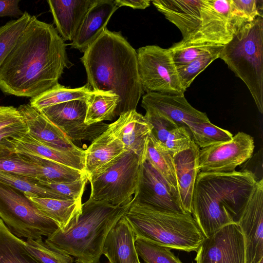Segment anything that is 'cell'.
<instances>
[{
  "instance_id": "cell-1",
  "label": "cell",
  "mask_w": 263,
  "mask_h": 263,
  "mask_svg": "<svg viewBox=\"0 0 263 263\" xmlns=\"http://www.w3.org/2000/svg\"><path fill=\"white\" fill-rule=\"evenodd\" d=\"M69 62L64 41L51 24L31 18L0 66V89L32 98L51 88Z\"/></svg>"
},
{
  "instance_id": "cell-2",
  "label": "cell",
  "mask_w": 263,
  "mask_h": 263,
  "mask_svg": "<svg viewBox=\"0 0 263 263\" xmlns=\"http://www.w3.org/2000/svg\"><path fill=\"white\" fill-rule=\"evenodd\" d=\"M81 61L87 84L93 90L118 96L116 116L136 109L144 93L137 53L120 32L104 29L84 52Z\"/></svg>"
},
{
  "instance_id": "cell-3",
  "label": "cell",
  "mask_w": 263,
  "mask_h": 263,
  "mask_svg": "<svg viewBox=\"0 0 263 263\" xmlns=\"http://www.w3.org/2000/svg\"><path fill=\"white\" fill-rule=\"evenodd\" d=\"M257 180L252 172L247 170L198 173L192 214L205 237L227 224L238 222Z\"/></svg>"
},
{
  "instance_id": "cell-4",
  "label": "cell",
  "mask_w": 263,
  "mask_h": 263,
  "mask_svg": "<svg viewBox=\"0 0 263 263\" xmlns=\"http://www.w3.org/2000/svg\"><path fill=\"white\" fill-rule=\"evenodd\" d=\"M157 9L180 31L181 42L225 45L237 29L230 0H154Z\"/></svg>"
},
{
  "instance_id": "cell-5",
  "label": "cell",
  "mask_w": 263,
  "mask_h": 263,
  "mask_svg": "<svg viewBox=\"0 0 263 263\" xmlns=\"http://www.w3.org/2000/svg\"><path fill=\"white\" fill-rule=\"evenodd\" d=\"M132 201L122 206L88 199L69 229H58L44 240L50 247L75 258L76 263H99L106 237L127 212Z\"/></svg>"
},
{
  "instance_id": "cell-6",
  "label": "cell",
  "mask_w": 263,
  "mask_h": 263,
  "mask_svg": "<svg viewBox=\"0 0 263 263\" xmlns=\"http://www.w3.org/2000/svg\"><path fill=\"white\" fill-rule=\"evenodd\" d=\"M125 216L136 238L171 249L197 251L205 237L190 213L157 211L133 198Z\"/></svg>"
},
{
  "instance_id": "cell-7",
  "label": "cell",
  "mask_w": 263,
  "mask_h": 263,
  "mask_svg": "<svg viewBox=\"0 0 263 263\" xmlns=\"http://www.w3.org/2000/svg\"><path fill=\"white\" fill-rule=\"evenodd\" d=\"M219 58L246 84L263 113V18L245 24L225 44Z\"/></svg>"
},
{
  "instance_id": "cell-8",
  "label": "cell",
  "mask_w": 263,
  "mask_h": 263,
  "mask_svg": "<svg viewBox=\"0 0 263 263\" xmlns=\"http://www.w3.org/2000/svg\"><path fill=\"white\" fill-rule=\"evenodd\" d=\"M139 157L132 152L121 154L87 177L91 186L89 200L115 206L131 202L137 185Z\"/></svg>"
},
{
  "instance_id": "cell-9",
  "label": "cell",
  "mask_w": 263,
  "mask_h": 263,
  "mask_svg": "<svg viewBox=\"0 0 263 263\" xmlns=\"http://www.w3.org/2000/svg\"><path fill=\"white\" fill-rule=\"evenodd\" d=\"M0 219L9 230L20 238L37 240L48 237L59 227L24 194L0 183Z\"/></svg>"
},
{
  "instance_id": "cell-10",
  "label": "cell",
  "mask_w": 263,
  "mask_h": 263,
  "mask_svg": "<svg viewBox=\"0 0 263 263\" xmlns=\"http://www.w3.org/2000/svg\"><path fill=\"white\" fill-rule=\"evenodd\" d=\"M138 70L144 91L166 95H184L183 87L168 48L147 45L138 49Z\"/></svg>"
},
{
  "instance_id": "cell-11",
  "label": "cell",
  "mask_w": 263,
  "mask_h": 263,
  "mask_svg": "<svg viewBox=\"0 0 263 263\" xmlns=\"http://www.w3.org/2000/svg\"><path fill=\"white\" fill-rule=\"evenodd\" d=\"M253 138L238 132L228 141L199 149L198 165L200 172L228 173L249 160L254 149Z\"/></svg>"
},
{
  "instance_id": "cell-12",
  "label": "cell",
  "mask_w": 263,
  "mask_h": 263,
  "mask_svg": "<svg viewBox=\"0 0 263 263\" xmlns=\"http://www.w3.org/2000/svg\"><path fill=\"white\" fill-rule=\"evenodd\" d=\"M86 101L74 100L39 110L58 127L73 143L88 141L91 143L106 129L103 122L86 125Z\"/></svg>"
},
{
  "instance_id": "cell-13",
  "label": "cell",
  "mask_w": 263,
  "mask_h": 263,
  "mask_svg": "<svg viewBox=\"0 0 263 263\" xmlns=\"http://www.w3.org/2000/svg\"><path fill=\"white\" fill-rule=\"evenodd\" d=\"M197 251L196 263H246L244 236L235 222L205 237Z\"/></svg>"
},
{
  "instance_id": "cell-14",
  "label": "cell",
  "mask_w": 263,
  "mask_h": 263,
  "mask_svg": "<svg viewBox=\"0 0 263 263\" xmlns=\"http://www.w3.org/2000/svg\"><path fill=\"white\" fill-rule=\"evenodd\" d=\"M133 199L151 209L163 212L185 213L174 196L166 180L147 160L139 168Z\"/></svg>"
},
{
  "instance_id": "cell-15",
  "label": "cell",
  "mask_w": 263,
  "mask_h": 263,
  "mask_svg": "<svg viewBox=\"0 0 263 263\" xmlns=\"http://www.w3.org/2000/svg\"><path fill=\"white\" fill-rule=\"evenodd\" d=\"M237 223L245 238L246 263H258L263 258L262 179L257 180Z\"/></svg>"
},
{
  "instance_id": "cell-16",
  "label": "cell",
  "mask_w": 263,
  "mask_h": 263,
  "mask_svg": "<svg viewBox=\"0 0 263 263\" xmlns=\"http://www.w3.org/2000/svg\"><path fill=\"white\" fill-rule=\"evenodd\" d=\"M141 106L159 112L190 133L189 127L193 124L210 120L205 112L193 107L184 95L148 92L142 97Z\"/></svg>"
},
{
  "instance_id": "cell-17",
  "label": "cell",
  "mask_w": 263,
  "mask_h": 263,
  "mask_svg": "<svg viewBox=\"0 0 263 263\" xmlns=\"http://www.w3.org/2000/svg\"><path fill=\"white\" fill-rule=\"evenodd\" d=\"M14 153L45 158L84 172L85 150L60 149L39 141L28 132L8 139ZM85 173V172H84Z\"/></svg>"
},
{
  "instance_id": "cell-18",
  "label": "cell",
  "mask_w": 263,
  "mask_h": 263,
  "mask_svg": "<svg viewBox=\"0 0 263 263\" xmlns=\"http://www.w3.org/2000/svg\"><path fill=\"white\" fill-rule=\"evenodd\" d=\"M109 127L114 136L122 143L125 151L136 154L141 163L146 160L147 145L152 126L144 116L136 110L127 111L109 124Z\"/></svg>"
},
{
  "instance_id": "cell-19",
  "label": "cell",
  "mask_w": 263,
  "mask_h": 263,
  "mask_svg": "<svg viewBox=\"0 0 263 263\" xmlns=\"http://www.w3.org/2000/svg\"><path fill=\"white\" fill-rule=\"evenodd\" d=\"M145 110L144 116L152 126L151 135L160 148L174 156L190 147L193 140L187 129L155 110Z\"/></svg>"
},
{
  "instance_id": "cell-20",
  "label": "cell",
  "mask_w": 263,
  "mask_h": 263,
  "mask_svg": "<svg viewBox=\"0 0 263 263\" xmlns=\"http://www.w3.org/2000/svg\"><path fill=\"white\" fill-rule=\"evenodd\" d=\"M118 8L114 1L96 0L85 14L70 43L71 48L84 53L106 28L109 20Z\"/></svg>"
},
{
  "instance_id": "cell-21",
  "label": "cell",
  "mask_w": 263,
  "mask_h": 263,
  "mask_svg": "<svg viewBox=\"0 0 263 263\" xmlns=\"http://www.w3.org/2000/svg\"><path fill=\"white\" fill-rule=\"evenodd\" d=\"M17 109L27 127L28 133L39 141L60 149L79 147L58 127L29 104L21 105Z\"/></svg>"
},
{
  "instance_id": "cell-22",
  "label": "cell",
  "mask_w": 263,
  "mask_h": 263,
  "mask_svg": "<svg viewBox=\"0 0 263 263\" xmlns=\"http://www.w3.org/2000/svg\"><path fill=\"white\" fill-rule=\"evenodd\" d=\"M199 149L193 141L189 148L173 157L179 203L185 212L191 214L194 186L200 172L198 165Z\"/></svg>"
},
{
  "instance_id": "cell-23",
  "label": "cell",
  "mask_w": 263,
  "mask_h": 263,
  "mask_svg": "<svg viewBox=\"0 0 263 263\" xmlns=\"http://www.w3.org/2000/svg\"><path fill=\"white\" fill-rule=\"evenodd\" d=\"M136 237L124 215L108 232L102 254L110 263H140L135 248Z\"/></svg>"
},
{
  "instance_id": "cell-24",
  "label": "cell",
  "mask_w": 263,
  "mask_h": 263,
  "mask_svg": "<svg viewBox=\"0 0 263 263\" xmlns=\"http://www.w3.org/2000/svg\"><path fill=\"white\" fill-rule=\"evenodd\" d=\"M96 0H48L56 30L64 41H72L89 9Z\"/></svg>"
},
{
  "instance_id": "cell-25",
  "label": "cell",
  "mask_w": 263,
  "mask_h": 263,
  "mask_svg": "<svg viewBox=\"0 0 263 263\" xmlns=\"http://www.w3.org/2000/svg\"><path fill=\"white\" fill-rule=\"evenodd\" d=\"M25 196L40 211L53 220L62 231H65L72 226L82 211V198L60 199Z\"/></svg>"
},
{
  "instance_id": "cell-26",
  "label": "cell",
  "mask_w": 263,
  "mask_h": 263,
  "mask_svg": "<svg viewBox=\"0 0 263 263\" xmlns=\"http://www.w3.org/2000/svg\"><path fill=\"white\" fill-rule=\"evenodd\" d=\"M125 151L122 143L108 126L85 150L84 172L87 177Z\"/></svg>"
},
{
  "instance_id": "cell-27",
  "label": "cell",
  "mask_w": 263,
  "mask_h": 263,
  "mask_svg": "<svg viewBox=\"0 0 263 263\" xmlns=\"http://www.w3.org/2000/svg\"><path fill=\"white\" fill-rule=\"evenodd\" d=\"M18 154L35 167L39 181L50 183L69 182L86 176L84 172L45 158L29 155Z\"/></svg>"
},
{
  "instance_id": "cell-28",
  "label": "cell",
  "mask_w": 263,
  "mask_h": 263,
  "mask_svg": "<svg viewBox=\"0 0 263 263\" xmlns=\"http://www.w3.org/2000/svg\"><path fill=\"white\" fill-rule=\"evenodd\" d=\"M93 91L87 83L76 88H66L58 83L51 88L31 98L29 104L40 110L46 107L74 100L86 101Z\"/></svg>"
},
{
  "instance_id": "cell-29",
  "label": "cell",
  "mask_w": 263,
  "mask_h": 263,
  "mask_svg": "<svg viewBox=\"0 0 263 263\" xmlns=\"http://www.w3.org/2000/svg\"><path fill=\"white\" fill-rule=\"evenodd\" d=\"M119 102L118 96L112 92L93 90L86 101L85 123L91 125L112 120Z\"/></svg>"
},
{
  "instance_id": "cell-30",
  "label": "cell",
  "mask_w": 263,
  "mask_h": 263,
  "mask_svg": "<svg viewBox=\"0 0 263 263\" xmlns=\"http://www.w3.org/2000/svg\"><path fill=\"white\" fill-rule=\"evenodd\" d=\"M173 157L171 153L162 149L157 145L151 133L148 139L146 160L148 161L166 180L174 196L179 203Z\"/></svg>"
},
{
  "instance_id": "cell-31",
  "label": "cell",
  "mask_w": 263,
  "mask_h": 263,
  "mask_svg": "<svg viewBox=\"0 0 263 263\" xmlns=\"http://www.w3.org/2000/svg\"><path fill=\"white\" fill-rule=\"evenodd\" d=\"M23 240L13 234L0 219V263H39L25 250Z\"/></svg>"
},
{
  "instance_id": "cell-32",
  "label": "cell",
  "mask_w": 263,
  "mask_h": 263,
  "mask_svg": "<svg viewBox=\"0 0 263 263\" xmlns=\"http://www.w3.org/2000/svg\"><path fill=\"white\" fill-rule=\"evenodd\" d=\"M0 183L20 191L24 195L68 199L51 189L41 185L35 179L15 174L0 171Z\"/></svg>"
},
{
  "instance_id": "cell-33",
  "label": "cell",
  "mask_w": 263,
  "mask_h": 263,
  "mask_svg": "<svg viewBox=\"0 0 263 263\" xmlns=\"http://www.w3.org/2000/svg\"><path fill=\"white\" fill-rule=\"evenodd\" d=\"M189 130L192 140L201 148L230 141L233 138L230 132L212 124L210 120L195 123Z\"/></svg>"
},
{
  "instance_id": "cell-34",
  "label": "cell",
  "mask_w": 263,
  "mask_h": 263,
  "mask_svg": "<svg viewBox=\"0 0 263 263\" xmlns=\"http://www.w3.org/2000/svg\"><path fill=\"white\" fill-rule=\"evenodd\" d=\"M31 17L25 11L20 18L0 26V66L22 34Z\"/></svg>"
},
{
  "instance_id": "cell-35",
  "label": "cell",
  "mask_w": 263,
  "mask_h": 263,
  "mask_svg": "<svg viewBox=\"0 0 263 263\" xmlns=\"http://www.w3.org/2000/svg\"><path fill=\"white\" fill-rule=\"evenodd\" d=\"M25 250L39 263H73L71 256L48 245L42 239L23 240Z\"/></svg>"
},
{
  "instance_id": "cell-36",
  "label": "cell",
  "mask_w": 263,
  "mask_h": 263,
  "mask_svg": "<svg viewBox=\"0 0 263 263\" xmlns=\"http://www.w3.org/2000/svg\"><path fill=\"white\" fill-rule=\"evenodd\" d=\"M135 244L138 256L146 263H182L167 247L140 238H136Z\"/></svg>"
},
{
  "instance_id": "cell-37",
  "label": "cell",
  "mask_w": 263,
  "mask_h": 263,
  "mask_svg": "<svg viewBox=\"0 0 263 263\" xmlns=\"http://www.w3.org/2000/svg\"><path fill=\"white\" fill-rule=\"evenodd\" d=\"M224 45L203 54L185 65L177 67L181 83L186 90L201 72L219 58Z\"/></svg>"
},
{
  "instance_id": "cell-38",
  "label": "cell",
  "mask_w": 263,
  "mask_h": 263,
  "mask_svg": "<svg viewBox=\"0 0 263 263\" xmlns=\"http://www.w3.org/2000/svg\"><path fill=\"white\" fill-rule=\"evenodd\" d=\"M224 45L211 44H186L179 41L174 43L170 51L177 67L185 65L203 54L215 49Z\"/></svg>"
},
{
  "instance_id": "cell-39",
  "label": "cell",
  "mask_w": 263,
  "mask_h": 263,
  "mask_svg": "<svg viewBox=\"0 0 263 263\" xmlns=\"http://www.w3.org/2000/svg\"><path fill=\"white\" fill-rule=\"evenodd\" d=\"M231 13L238 27L263 17L262 0H230Z\"/></svg>"
},
{
  "instance_id": "cell-40",
  "label": "cell",
  "mask_w": 263,
  "mask_h": 263,
  "mask_svg": "<svg viewBox=\"0 0 263 263\" xmlns=\"http://www.w3.org/2000/svg\"><path fill=\"white\" fill-rule=\"evenodd\" d=\"M0 171L37 180L36 170L33 165L17 153L0 156Z\"/></svg>"
},
{
  "instance_id": "cell-41",
  "label": "cell",
  "mask_w": 263,
  "mask_h": 263,
  "mask_svg": "<svg viewBox=\"0 0 263 263\" xmlns=\"http://www.w3.org/2000/svg\"><path fill=\"white\" fill-rule=\"evenodd\" d=\"M87 181L88 178L86 175L69 182L50 183L37 181L41 185L50 189L68 199H75L82 198Z\"/></svg>"
},
{
  "instance_id": "cell-42",
  "label": "cell",
  "mask_w": 263,
  "mask_h": 263,
  "mask_svg": "<svg viewBox=\"0 0 263 263\" xmlns=\"http://www.w3.org/2000/svg\"><path fill=\"white\" fill-rule=\"evenodd\" d=\"M24 122L17 108L0 106V131L11 125Z\"/></svg>"
},
{
  "instance_id": "cell-43",
  "label": "cell",
  "mask_w": 263,
  "mask_h": 263,
  "mask_svg": "<svg viewBox=\"0 0 263 263\" xmlns=\"http://www.w3.org/2000/svg\"><path fill=\"white\" fill-rule=\"evenodd\" d=\"M20 0H0V17L20 18L24 13L19 8Z\"/></svg>"
},
{
  "instance_id": "cell-44",
  "label": "cell",
  "mask_w": 263,
  "mask_h": 263,
  "mask_svg": "<svg viewBox=\"0 0 263 263\" xmlns=\"http://www.w3.org/2000/svg\"><path fill=\"white\" fill-rule=\"evenodd\" d=\"M116 5L119 8L122 6H128L133 9H144L150 6L149 0H116Z\"/></svg>"
},
{
  "instance_id": "cell-45",
  "label": "cell",
  "mask_w": 263,
  "mask_h": 263,
  "mask_svg": "<svg viewBox=\"0 0 263 263\" xmlns=\"http://www.w3.org/2000/svg\"><path fill=\"white\" fill-rule=\"evenodd\" d=\"M258 263H263V258H262Z\"/></svg>"
},
{
  "instance_id": "cell-46",
  "label": "cell",
  "mask_w": 263,
  "mask_h": 263,
  "mask_svg": "<svg viewBox=\"0 0 263 263\" xmlns=\"http://www.w3.org/2000/svg\"><path fill=\"white\" fill-rule=\"evenodd\" d=\"M141 263V262H140Z\"/></svg>"
}]
</instances>
